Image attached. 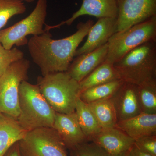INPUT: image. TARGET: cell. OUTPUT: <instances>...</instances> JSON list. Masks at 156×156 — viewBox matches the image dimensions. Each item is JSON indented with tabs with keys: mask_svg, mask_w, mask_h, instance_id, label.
Segmentation results:
<instances>
[{
	"mask_svg": "<svg viewBox=\"0 0 156 156\" xmlns=\"http://www.w3.org/2000/svg\"><path fill=\"white\" fill-rule=\"evenodd\" d=\"M30 62L23 58L15 62L0 76V112L17 119L19 115V88L27 79Z\"/></svg>",
	"mask_w": 156,
	"mask_h": 156,
	"instance_id": "52a82bcc",
	"label": "cell"
},
{
	"mask_svg": "<svg viewBox=\"0 0 156 156\" xmlns=\"http://www.w3.org/2000/svg\"><path fill=\"white\" fill-rule=\"evenodd\" d=\"M87 141L72 150L74 156H109L107 153L94 142Z\"/></svg>",
	"mask_w": 156,
	"mask_h": 156,
	"instance_id": "d4e9b609",
	"label": "cell"
},
{
	"mask_svg": "<svg viewBox=\"0 0 156 156\" xmlns=\"http://www.w3.org/2000/svg\"><path fill=\"white\" fill-rule=\"evenodd\" d=\"M26 11V7L21 0H0V30L10 18Z\"/></svg>",
	"mask_w": 156,
	"mask_h": 156,
	"instance_id": "603a6c76",
	"label": "cell"
},
{
	"mask_svg": "<svg viewBox=\"0 0 156 156\" xmlns=\"http://www.w3.org/2000/svg\"><path fill=\"white\" fill-rule=\"evenodd\" d=\"M108 52L107 43L92 52L76 56L66 72L80 83L105 61Z\"/></svg>",
	"mask_w": 156,
	"mask_h": 156,
	"instance_id": "5bb4252c",
	"label": "cell"
},
{
	"mask_svg": "<svg viewBox=\"0 0 156 156\" xmlns=\"http://www.w3.org/2000/svg\"><path fill=\"white\" fill-rule=\"evenodd\" d=\"M19 143L23 156H68L64 144L53 128L27 131Z\"/></svg>",
	"mask_w": 156,
	"mask_h": 156,
	"instance_id": "ba28073f",
	"label": "cell"
},
{
	"mask_svg": "<svg viewBox=\"0 0 156 156\" xmlns=\"http://www.w3.org/2000/svg\"><path fill=\"white\" fill-rule=\"evenodd\" d=\"M20 125L29 131L42 127L53 128L56 112L41 93L37 85L23 81L19 88Z\"/></svg>",
	"mask_w": 156,
	"mask_h": 156,
	"instance_id": "3957f363",
	"label": "cell"
},
{
	"mask_svg": "<svg viewBox=\"0 0 156 156\" xmlns=\"http://www.w3.org/2000/svg\"><path fill=\"white\" fill-rule=\"evenodd\" d=\"M120 80L113 64L105 61L79 83L80 94L98 85Z\"/></svg>",
	"mask_w": 156,
	"mask_h": 156,
	"instance_id": "ac0fdd59",
	"label": "cell"
},
{
	"mask_svg": "<svg viewBox=\"0 0 156 156\" xmlns=\"http://www.w3.org/2000/svg\"><path fill=\"white\" fill-rule=\"evenodd\" d=\"M87 104L102 129L115 127L118 121L110 98Z\"/></svg>",
	"mask_w": 156,
	"mask_h": 156,
	"instance_id": "ffe728a7",
	"label": "cell"
},
{
	"mask_svg": "<svg viewBox=\"0 0 156 156\" xmlns=\"http://www.w3.org/2000/svg\"><path fill=\"white\" fill-rule=\"evenodd\" d=\"M19 142L16 143L12 146L4 156H23Z\"/></svg>",
	"mask_w": 156,
	"mask_h": 156,
	"instance_id": "4316f807",
	"label": "cell"
},
{
	"mask_svg": "<svg viewBox=\"0 0 156 156\" xmlns=\"http://www.w3.org/2000/svg\"><path fill=\"white\" fill-rule=\"evenodd\" d=\"M75 112L83 133L88 141H91L102 128L88 105L81 100L80 97L76 102Z\"/></svg>",
	"mask_w": 156,
	"mask_h": 156,
	"instance_id": "d6986e66",
	"label": "cell"
},
{
	"mask_svg": "<svg viewBox=\"0 0 156 156\" xmlns=\"http://www.w3.org/2000/svg\"><path fill=\"white\" fill-rule=\"evenodd\" d=\"M154 41H156V16L114 34L108 42L105 61L114 64L134 48Z\"/></svg>",
	"mask_w": 156,
	"mask_h": 156,
	"instance_id": "5b68a950",
	"label": "cell"
},
{
	"mask_svg": "<svg viewBox=\"0 0 156 156\" xmlns=\"http://www.w3.org/2000/svg\"><path fill=\"white\" fill-rule=\"evenodd\" d=\"M113 65L123 82L139 86L156 80V41L134 48Z\"/></svg>",
	"mask_w": 156,
	"mask_h": 156,
	"instance_id": "7a4b0ae2",
	"label": "cell"
},
{
	"mask_svg": "<svg viewBox=\"0 0 156 156\" xmlns=\"http://www.w3.org/2000/svg\"><path fill=\"white\" fill-rule=\"evenodd\" d=\"M129 156H152L149 154L146 153L139 149L134 144L132 146L129 150Z\"/></svg>",
	"mask_w": 156,
	"mask_h": 156,
	"instance_id": "83f0119b",
	"label": "cell"
},
{
	"mask_svg": "<svg viewBox=\"0 0 156 156\" xmlns=\"http://www.w3.org/2000/svg\"><path fill=\"white\" fill-rule=\"evenodd\" d=\"M115 127L135 140L144 136L156 135V114L141 113L118 122Z\"/></svg>",
	"mask_w": 156,
	"mask_h": 156,
	"instance_id": "2e32d148",
	"label": "cell"
},
{
	"mask_svg": "<svg viewBox=\"0 0 156 156\" xmlns=\"http://www.w3.org/2000/svg\"><path fill=\"white\" fill-rule=\"evenodd\" d=\"M110 98L118 122L131 119L142 113L136 85L123 82Z\"/></svg>",
	"mask_w": 156,
	"mask_h": 156,
	"instance_id": "30bf717a",
	"label": "cell"
},
{
	"mask_svg": "<svg viewBox=\"0 0 156 156\" xmlns=\"http://www.w3.org/2000/svg\"><path fill=\"white\" fill-rule=\"evenodd\" d=\"M117 18L104 17L98 19L88 33L86 42L78 48L75 56L90 53L105 44L117 32Z\"/></svg>",
	"mask_w": 156,
	"mask_h": 156,
	"instance_id": "7c38bea8",
	"label": "cell"
},
{
	"mask_svg": "<svg viewBox=\"0 0 156 156\" xmlns=\"http://www.w3.org/2000/svg\"><path fill=\"white\" fill-rule=\"evenodd\" d=\"M37 83L41 93L55 112L66 114L75 112L80 84L66 72L39 76Z\"/></svg>",
	"mask_w": 156,
	"mask_h": 156,
	"instance_id": "277c9868",
	"label": "cell"
},
{
	"mask_svg": "<svg viewBox=\"0 0 156 156\" xmlns=\"http://www.w3.org/2000/svg\"><path fill=\"white\" fill-rule=\"evenodd\" d=\"M137 94L142 113L156 114V80L137 86Z\"/></svg>",
	"mask_w": 156,
	"mask_h": 156,
	"instance_id": "7402d4cb",
	"label": "cell"
},
{
	"mask_svg": "<svg viewBox=\"0 0 156 156\" xmlns=\"http://www.w3.org/2000/svg\"><path fill=\"white\" fill-rule=\"evenodd\" d=\"M80 8L73 14L69 19L57 25L51 26V28H59L66 24L71 25L78 17L83 15L94 16L97 18H117L118 8L116 0H83Z\"/></svg>",
	"mask_w": 156,
	"mask_h": 156,
	"instance_id": "9a60e30c",
	"label": "cell"
},
{
	"mask_svg": "<svg viewBox=\"0 0 156 156\" xmlns=\"http://www.w3.org/2000/svg\"><path fill=\"white\" fill-rule=\"evenodd\" d=\"M134 144L140 150L156 156V135L141 137L135 140Z\"/></svg>",
	"mask_w": 156,
	"mask_h": 156,
	"instance_id": "484cf974",
	"label": "cell"
},
{
	"mask_svg": "<svg viewBox=\"0 0 156 156\" xmlns=\"http://www.w3.org/2000/svg\"><path fill=\"white\" fill-rule=\"evenodd\" d=\"M118 8L117 32L156 16V0H116Z\"/></svg>",
	"mask_w": 156,
	"mask_h": 156,
	"instance_id": "9c48e42d",
	"label": "cell"
},
{
	"mask_svg": "<svg viewBox=\"0 0 156 156\" xmlns=\"http://www.w3.org/2000/svg\"><path fill=\"white\" fill-rule=\"evenodd\" d=\"M24 58L23 52L16 48L7 50L0 44V76L12 63Z\"/></svg>",
	"mask_w": 156,
	"mask_h": 156,
	"instance_id": "cb8c5ba5",
	"label": "cell"
},
{
	"mask_svg": "<svg viewBox=\"0 0 156 156\" xmlns=\"http://www.w3.org/2000/svg\"><path fill=\"white\" fill-rule=\"evenodd\" d=\"M48 1L37 0L36 6L27 17L8 28L0 30V44L7 50L15 45H27V36L40 35L46 31L44 29L47 16Z\"/></svg>",
	"mask_w": 156,
	"mask_h": 156,
	"instance_id": "8992f818",
	"label": "cell"
},
{
	"mask_svg": "<svg viewBox=\"0 0 156 156\" xmlns=\"http://www.w3.org/2000/svg\"><path fill=\"white\" fill-rule=\"evenodd\" d=\"M93 24L91 20L80 22L77 26L76 31L64 38L53 39L50 31H46L28 40L29 53L34 62L40 68L42 76L67 71L78 46Z\"/></svg>",
	"mask_w": 156,
	"mask_h": 156,
	"instance_id": "6da1fadb",
	"label": "cell"
},
{
	"mask_svg": "<svg viewBox=\"0 0 156 156\" xmlns=\"http://www.w3.org/2000/svg\"></svg>",
	"mask_w": 156,
	"mask_h": 156,
	"instance_id": "4dcf8cb0",
	"label": "cell"
},
{
	"mask_svg": "<svg viewBox=\"0 0 156 156\" xmlns=\"http://www.w3.org/2000/svg\"><path fill=\"white\" fill-rule=\"evenodd\" d=\"M123 82L122 80H118L91 87L81 92L79 97L87 104L110 98Z\"/></svg>",
	"mask_w": 156,
	"mask_h": 156,
	"instance_id": "44dd1931",
	"label": "cell"
},
{
	"mask_svg": "<svg viewBox=\"0 0 156 156\" xmlns=\"http://www.w3.org/2000/svg\"><path fill=\"white\" fill-rule=\"evenodd\" d=\"M53 128L57 131L66 147L71 150L88 141L81 129L75 112L69 114L56 112Z\"/></svg>",
	"mask_w": 156,
	"mask_h": 156,
	"instance_id": "8fae6325",
	"label": "cell"
},
{
	"mask_svg": "<svg viewBox=\"0 0 156 156\" xmlns=\"http://www.w3.org/2000/svg\"><path fill=\"white\" fill-rule=\"evenodd\" d=\"M22 1H25L27 2L31 3L33 2H34L35 0H21Z\"/></svg>",
	"mask_w": 156,
	"mask_h": 156,
	"instance_id": "f546056e",
	"label": "cell"
},
{
	"mask_svg": "<svg viewBox=\"0 0 156 156\" xmlns=\"http://www.w3.org/2000/svg\"><path fill=\"white\" fill-rule=\"evenodd\" d=\"M100 146L109 155H116L130 150L135 140L117 128L102 129L91 141Z\"/></svg>",
	"mask_w": 156,
	"mask_h": 156,
	"instance_id": "4fadbf2b",
	"label": "cell"
},
{
	"mask_svg": "<svg viewBox=\"0 0 156 156\" xmlns=\"http://www.w3.org/2000/svg\"><path fill=\"white\" fill-rule=\"evenodd\" d=\"M27 131L13 117L0 112V156H4L12 146L23 139Z\"/></svg>",
	"mask_w": 156,
	"mask_h": 156,
	"instance_id": "e0dca14e",
	"label": "cell"
},
{
	"mask_svg": "<svg viewBox=\"0 0 156 156\" xmlns=\"http://www.w3.org/2000/svg\"><path fill=\"white\" fill-rule=\"evenodd\" d=\"M109 156H129V151L123 152L122 153L116 155H109Z\"/></svg>",
	"mask_w": 156,
	"mask_h": 156,
	"instance_id": "f1b7e54d",
	"label": "cell"
}]
</instances>
